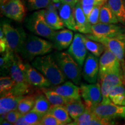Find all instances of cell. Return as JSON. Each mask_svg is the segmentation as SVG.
Wrapping results in <instances>:
<instances>
[{
	"mask_svg": "<svg viewBox=\"0 0 125 125\" xmlns=\"http://www.w3.org/2000/svg\"><path fill=\"white\" fill-rule=\"evenodd\" d=\"M59 14L65 27L73 31H76L75 6L61 3L59 8Z\"/></svg>",
	"mask_w": 125,
	"mask_h": 125,
	"instance_id": "obj_19",
	"label": "cell"
},
{
	"mask_svg": "<svg viewBox=\"0 0 125 125\" xmlns=\"http://www.w3.org/2000/svg\"><path fill=\"white\" fill-rule=\"evenodd\" d=\"M25 2L30 11L46 9L52 4V0H25Z\"/></svg>",
	"mask_w": 125,
	"mask_h": 125,
	"instance_id": "obj_32",
	"label": "cell"
},
{
	"mask_svg": "<svg viewBox=\"0 0 125 125\" xmlns=\"http://www.w3.org/2000/svg\"><path fill=\"white\" fill-rule=\"evenodd\" d=\"M124 83V85H125V80H124V83Z\"/></svg>",
	"mask_w": 125,
	"mask_h": 125,
	"instance_id": "obj_47",
	"label": "cell"
},
{
	"mask_svg": "<svg viewBox=\"0 0 125 125\" xmlns=\"http://www.w3.org/2000/svg\"><path fill=\"white\" fill-rule=\"evenodd\" d=\"M99 74V61L98 57L87 53L84 62L82 76L84 79L89 83H95L97 81Z\"/></svg>",
	"mask_w": 125,
	"mask_h": 125,
	"instance_id": "obj_14",
	"label": "cell"
},
{
	"mask_svg": "<svg viewBox=\"0 0 125 125\" xmlns=\"http://www.w3.org/2000/svg\"><path fill=\"white\" fill-rule=\"evenodd\" d=\"M1 125H12L11 123L9 122V121H8L7 119H4L2 120V121H1V123H0Z\"/></svg>",
	"mask_w": 125,
	"mask_h": 125,
	"instance_id": "obj_43",
	"label": "cell"
},
{
	"mask_svg": "<svg viewBox=\"0 0 125 125\" xmlns=\"http://www.w3.org/2000/svg\"><path fill=\"white\" fill-rule=\"evenodd\" d=\"M52 1L54 4H58L59 2H60V0H52Z\"/></svg>",
	"mask_w": 125,
	"mask_h": 125,
	"instance_id": "obj_46",
	"label": "cell"
},
{
	"mask_svg": "<svg viewBox=\"0 0 125 125\" xmlns=\"http://www.w3.org/2000/svg\"><path fill=\"white\" fill-rule=\"evenodd\" d=\"M79 1V0H60V2L64 3V4H68L75 6Z\"/></svg>",
	"mask_w": 125,
	"mask_h": 125,
	"instance_id": "obj_41",
	"label": "cell"
},
{
	"mask_svg": "<svg viewBox=\"0 0 125 125\" xmlns=\"http://www.w3.org/2000/svg\"><path fill=\"white\" fill-rule=\"evenodd\" d=\"M53 48L52 42L43 40L35 34H26L18 54L30 62L38 56L49 53Z\"/></svg>",
	"mask_w": 125,
	"mask_h": 125,
	"instance_id": "obj_1",
	"label": "cell"
},
{
	"mask_svg": "<svg viewBox=\"0 0 125 125\" xmlns=\"http://www.w3.org/2000/svg\"><path fill=\"white\" fill-rule=\"evenodd\" d=\"M99 79L100 80V83L108 85L111 87L122 85L124 83L123 72L109 73L99 78Z\"/></svg>",
	"mask_w": 125,
	"mask_h": 125,
	"instance_id": "obj_28",
	"label": "cell"
},
{
	"mask_svg": "<svg viewBox=\"0 0 125 125\" xmlns=\"http://www.w3.org/2000/svg\"><path fill=\"white\" fill-rule=\"evenodd\" d=\"M82 37L86 49L92 54L98 57L105 51V46L101 43L89 39L86 35H82Z\"/></svg>",
	"mask_w": 125,
	"mask_h": 125,
	"instance_id": "obj_30",
	"label": "cell"
},
{
	"mask_svg": "<svg viewBox=\"0 0 125 125\" xmlns=\"http://www.w3.org/2000/svg\"><path fill=\"white\" fill-rule=\"evenodd\" d=\"M91 111L95 116L113 121L118 118H125V105H118L113 103L108 104L100 103L98 105L93 108Z\"/></svg>",
	"mask_w": 125,
	"mask_h": 125,
	"instance_id": "obj_9",
	"label": "cell"
},
{
	"mask_svg": "<svg viewBox=\"0 0 125 125\" xmlns=\"http://www.w3.org/2000/svg\"></svg>",
	"mask_w": 125,
	"mask_h": 125,
	"instance_id": "obj_48",
	"label": "cell"
},
{
	"mask_svg": "<svg viewBox=\"0 0 125 125\" xmlns=\"http://www.w3.org/2000/svg\"><path fill=\"white\" fill-rule=\"evenodd\" d=\"M41 91L45 94L52 105L53 106L64 105L66 103L70 101L69 100L59 94L52 88L48 89V87H43L41 88Z\"/></svg>",
	"mask_w": 125,
	"mask_h": 125,
	"instance_id": "obj_29",
	"label": "cell"
},
{
	"mask_svg": "<svg viewBox=\"0 0 125 125\" xmlns=\"http://www.w3.org/2000/svg\"><path fill=\"white\" fill-rule=\"evenodd\" d=\"M40 125H62L60 122L50 113L45 114L41 119Z\"/></svg>",
	"mask_w": 125,
	"mask_h": 125,
	"instance_id": "obj_38",
	"label": "cell"
},
{
	"mask_svg": "<svg viewBox=\"0 0 125 125\" xmlns=\"http://www.w3.org/2000/svg\"><path fill=\"white\" fill-rule=\"evenodd\" d=\"M35 96H25L20 101L18 107V110L23 115L32 110L35 104Z\"/></svg>",
	"mask_w": 125,
	"mask_h": 125,
	"instance_id": "obj_31",
	"label": "cell"
},
{
	"mask_svg": "<svg viewBox=\"0 0 125 125\" xmlns=\"http://www.w3.org/2000/svg\"><path fill=\"white\" fill-rule=\"evenodd\" d=\"M111 101L118 105H125V86L124 83L112 87L109 93Z\"/></svg>",
	"mask_w": 125,
	"mask_h": 125,
	"instance_id": "obj_26",
	"label": "cell"
},
{
	"mask_svg": "<svg viewBox=\"0 0 125 125\" xmlns=\"http://www.w3.org/2000/svg\"><path fill=\"white\" fill-rule=\"evenodd\" d=\"M81 97L83 99L86 108L91 109L101 103L103 99L101 90V85L99 83H81Z\"/></svg>",
	"mask_w": 125,
	"mask_h": 125,
	"instance_id": "obj_7",
	"label": "cell"
},
{
	"mask_svg": "<svg viewBox=\"0 0 125 125\" xmlns=\"http://www.w3.org/2000/svg\"><path fill=\"white\" fill-rule=\"evenodd\" d=\"M43 116L42 114L32 110L23 115L27 125H39Z\"/></svg>",
	"mask_w": 125,
	"mask_h": 125,
	"instance_id": "obj_34",
	"label": "cell"
},
{
	"mask_svg": "<svg viewBox=\"0 0 125 125\" xmlns=\"http://www.w3.org/2000/svg\"><path fill=\"white\" fill-rule=\"evenodd\" d=\"M35 96V104L32 110L43 115L48 113L53 105L47 98L45 94L43 93L38 94Z\"/></svg>",
	"mask_w": 125,
	"mask_h": 125,
	"instance_id": "obj_24",
	"label": "cell"
},
{
	"mask_svg": "<svg viewBox=\"0 0 125 125\" xmlns=\"http://www.w3.org/2000/svg\"><path fill=\"white\" fill-rule=\"evenodd\" d=\"M107 2L116 15L119 22L125 26V0H107Z\"/></svg>",
	"mask_w": 125,
	"mask_h": 125,
	"instance_id": "obj_23",
	"label": "cell"
},
{
	"mask_svg": "<svg viewBox=\"0 0 125 125\" xmlns=\"http://www.w3.org/2000/svg\"><path fill=\"white\" fill-rule=\"evenodd\" d=\"M53 90L70 101L80 100L81 89L73 82H65L60 85L52 87Z\"/></svg>",
	"mask_w": 125,
	"mask_h": 125,
	"instance_id": "obj_17",
	"label": "cell"
},
{
	"mask_svg": "<svg viewBox=\"0 0 125 125\" xmlns=\"http://www.w3.org/2000/svg\"><path fill=\"white\" fill-rule=\"evenodd\" d=\"M123 72L122 64L112 52L106 48L99 60L98 78L109 73Z\"/></svg>",
	"mask_w": 125,
	"mask_h": 125,
	"instance_id": "obj_8",
	"label": "cell"
},
{
	"mask_svg": "<svg viewBox=\"0 0 125 125\" xmlns=\"http://www.w3.org/2000/svg\"><path fill=\"white\" fill-rule=\"evenodd\" d=\"M102 5H98L95 6L87 16L89 22L91 25L96 24L100 22V9Z\"/></svg>",
	"mask_w": 125,
	"mask_h": 125,
	"instance_id": "obj_37",
	"label": "cell"
},
{
	"mask_svg": "<svg viewBox=\"0 0 125 125\" xmlns=\"http://www.w3.org/2000/svg\"><path fill=\"white\" fill-rule=\"evenodd\" d=\"M26 26L31 32L35 35L52 40L56 30L47 24L40 10L34 12L30 16L26 21Z\"/></svg>",
	"mask_w": 125,
	"mask_h": 125,
	"instance_id": "obj_5",
	"label": "cell"
},
{
	"mask_svg": "<svg viewBox=\"0 0 125 125\" xmlns=\"http://www.w3.org/2000/svg\"><path fill=\"white\" fill-rule=\"evenodd\" d=\"M74 33L70 29H62L56 31L51 41L52 42L54 48L58 51L69 48L74 39Z\"/></svg>",
	"mask_w": 125,
	"mask_h": 125,
	"instance_id": "obj_18",
	"label": "cell"
},
{
	"mask_svg": "<svg viewBox=\"0 0 125 125\" xmlns=\"http://www.w3.org/2000/svg\"><path fill=\"white\" fill-rule=\"evenodd\" d=\"M122 67L123 76H124V80H125V58L124 62H123V63L122 64Z\"/></svg>",
	"mask_w": 125,
	"mask_h": 125,
	"instance_id": "obj_44",
	"label": "cell"
},
{
	"mask_svg": "<svg viewBox=\"0 0 125 125\" xmlns=\"http://www.w3.org/2000/svg\"><path fill=\"white\" fill-rule=\"evenodd\" d=\"M9 49L8 45L5 36L3 32L2 28L1 27L0 29V52L1 53L5 52L8 49Z\"/></svg>",
	"mask_w": 125,
	"mask_h": 125,
	"instance_id": "obj_40",
	"label": "cell"
},
{
	"mask_svg": "<svg viewBox=\"0 0 125 125\" xmlns=\"http://www.w3.org/2000/svg\"><path fill=\"white\" fill-rule=\"evenodd\" d=\"M25 72L27 80L31 86L43 88L52 86L49 81L42 73L28 62H25Z\"/></svg>",
	"mask_w": 125,
	"mask_h": 125,
	"instance_id": "obj_15",
	"label": "cell"
},
{
	"mask_svg": "<svg viewBox=\"0 0 125 125\" xmlns=\"http://www.w3.org/2000/svg\"><path fill=\"white\" fill-rule=\"evenodd\" d=\"M87 38L99 42L112 52L121 62L122 65L125 58V34L118 37H107L86 34Z\"/></svg>",
	"mask_w": 125,
	"mask_h": 125,
	"instance_id": "obj_6",
	"label": "cell"
},
{
	"mask_svg": "<svg viewBox=\"0 0 125 125\" xmlns=\"http://www.w3.org/2000/svg\"><path fill=\"white\" fill-rule=\"evenodd\" d=\"M99 21L100 23L108 24H117L119 23L116 15L107 2L101 6L100 12Z\"/></svg>",
	"mask_w": 125,
	"mask_h": 125,
	"instance_id": "obj_27",
	"label": "cell"
},
{
	"mask_svg": "<svg viewBox=\"0 0 125 125\" xmlns=\"http://www.w3.org/2000/svg\"><path fill=\"white\" fill-rule=\"evenodd\" d=\"M94 116L92 113L91 110L87 109L82 114L76 118V119L74 120V121L72 122L69 125H86V123L90 121V120L92 119Z\"/></svg>",
	"mask_w": 125,
	"mask_h": 125,
	"instance_id": "obj_36",
	"label": "cell"
},
{
	"mask_svg": "<svg viewBox=\"0 0 125 125\" xmlns=\"http://www.w3.org/2000/svg\"><path fill=\"white\" fill-rule=\"evenodd\" d=\"M24 96L16 94L10 91L1 94L0 115H5L10 111L18 109L19 103Z\"/></svg>",
	"mask_w": 125,
	"mask_h": 125,
	"instance_id": "obj_16",
	"label": "cell"
},
{
	"mask_svg": "<svg viewBox=\"0 0 125 125\" xmlns=\"http://www.w3.org/2000/svg\"><path fill=\"white\" fill-rule=\"evenodd\" d=\"M48 113L53 115L62 125H69L72 119L64 105H53Z\"/></svg>",
	"mask_w": 125,
	"mask_h": 125,
	"instance_id": "obj_25",
	"label": "cell"
},
{
	"mask_svg": "<svg viewBox=\"0 0 125 125\" xmlns=\"http://www.w3.org/2000/svg\"><path fill=\"white\" fill-rule=\"evenodd\" d=\"M10 76L16 82L15 86L9 91L16 94L24 96L30 92L31 86L27 80L25 72V62H23L18 53L15 57L9 69Z\"/></svg>",
	"mask_w": 125,
	"mask_h": 125,
	"instance_id": "obj_4",
	"label": "cell"
},
{
	"mask_svg": "<svg viewBox=\"0 0 125 125\" xmlns=\"http://www.w3.org/2000/svg\"><path fill=\"white\" fill-rule=\"evenodd\" d=\"M16 82L11 76H1L0 78L1 94L10 90L15 86Z\"/></svg>",
	"mask_w": 125,
	"mask_h": 125,
	"instance_id": "obj_35",
	"label": "cell"
},
{
	"mask_svg": "<svg viewBox=\"0 0 125 125\" xmlns=\"http://www.w3.org/2000/svg\"><path fill=\"white\" fill-rule=\"evenodd\" d=\"M15 125H27V123H26V122L24 121V117H23V115L22 116H21L17 120L16 122Z\"/></svg>",
	"mask_w": 125,
	"mask_h": 125,
	"instance_id": "obj_42",
	"label": "cell"
},
{
	"mask_svg": "<svg viewBox=\"0 0 125 125\" xmlns=\"http://www.w3.org/2000/svg\"><path fill=\"white\" fill-rule=\"evenodd\" d=\"M23 114L20 113L18 109H15V110L10 111L6 114L5 115V119L10 123H11L12 125H15L17 120Z\"/></svg>",
	"mask_w": 125,
	"mask_h": 125,
	"instance_id": "obj_39",
	"label": "cell"
},
{
	"mask_svg": "<svg viewBox=\"0 0 125 125\" xmlns=\"http://www.w3.org/2000/svg\"><path fill=\"white\" fill-rule=\"evenodd\" d=\"M1 10L5 16L18 22L22 21L26 13L22 0H8L1 6Z\"/></svg>",
	"mask_w": 125,
	"mask_h": 125,
	"instance_id": "obj_11",
	"label": "cell"
},
{
	"mask_svg": "<svg viewBox=\"0 0 125 125\" xmlns=\"http://www.w3.org/2000/svg\"><path fill=\"white\" fill-rule=\"evenodd\" d=\"M8 1V0H0V4H1V6L2 5H4L5 3Z\"/></svg>",
	"mask_w": 125,
	"mask_h": 125,
	"instance_id": "obj_45",
	"label": "cell"
},
{
	"mask_svg": "<svg viewBox=\"0 0 125 125\" xmlns=\"http://www.w3.org/2000/svg\"><path fill=\"white\" fill-rule=\"evenodd\" d=\"M75 18L76 31L83 34H92V25L89 22L87 17L84 13L79 1L75 5Z\"/></svg>",
	"mask_w": 125,
	"mask_h": 125,
	"instance_id": "obj_21",
	"label": "cell"
},
{
	"mask_svg": "<svg viewBox=\"0 0 125 125\" xmlns=\"http://www.w3.org/2000/svg\"><path fill=\"white\" fill-rule=\"evenodd\" d=\"M40 11L42 14L45 21L52 29L58 30L64 28V24L61 19L55 6H53L52 4L46 9H41Z\"/></svg>",
	"mask_w": 125,
	"mask_h": 125,
	"instance_id": "obj_20",
	"label": "cell"
},
{
	"mask_svg": "<svg viewBox=\"0 0 125 125\" xmlns=\"http://www.w3.org/2000/svg\"><path fill=\"white\" fill-rule=\"evenodd\" d=\"M64 107L73 120L78 118L86 109L85 103L81 99L68 101L65 104Z\"/></svg>",
	"mask_w": 125,
	"mask_h": 125,
	"instance_id": "obj_22",
	"label": "cell"
},
{
	"mask_svg": "<svg viewBox=\"0 0 125 125\" xmlns=\"http://www.w3.org/2000/svg\"><path fill=\"white\" fill-rule=\"evenodd\" d=\"M5 36L9 49L18 53L26 36L23 29H16L8 23H4L1 26Z\"/></svg>",
	"mask_w": 125,
	"mask_h": 125,
	"instance_id": "obj_10",
	"label": "cell"
},
{
	"mask_svg": "<svg viewBox=\"0 0 125 125\" xmlns=\"http://www.w3.org/2000/svg\"><path fill=\"white\" fill-rule=\"evenodd\" d=\"M65 77L79 85L81 79V67L67 52H55L53 54Z\"/></svg>",
	"mask_w": 125,
	"mask_h": 125,
	"instance_id": "obj_3",
	"label": "cell"
},
{
	"mask_svg": "<svg viewBox=\"0 0 125 125\" xmlns=\"http://www.w3.org/2000/svg\"><path fill=\"white\" fill-rule=\"evenodd\" d=\"M68 52L82 67L87 54V49L82 39V34H75L73 42L68 48Z\"/></svg>",
	"mask_w": 125,
	"mask_h": 125,
	"instance_id": "obj_13",
	"label": "cell"
},
{
	"mask_svg": "<svg viewBox=\"0 0 125 125\" xmlns=\"http://www.w3.org/2000/svg\"><path fill=\"white\" fill-rule=\"evenodd\" d=\"M117 24H108L99 22L92 25V34L96 36L118 37L125 34V26Z\"/></svg>",
	"mask_w": 125,
	"mask_h": 125,
	"instance_id": "obj_12",
	"label": "cell"
},
{
	"mask_svg": "<svg viewBox=\"0 0 125 125\" xmlns=\"http://www.w3.org/2000/svg\"><path fill=\"white\" fill-rule=\"evenodd\" d=\"M31 65L45 76L52 86L59 85L65 81L66 78L52 54L35 57L31 62Z\"/></svg>",
	"mask_w": 125,
	"mask_h": 125,
	"instance_id": "obj_2",
	"label": "cell"
},
{
	"mask_svg": "<svg viewBox=\"0 0 125 125\" xmlns=\"http://www.w3.org/2000/svg\"><path fill=\"white\" fill-rule=\"evenodd\" d=\"M107 0H79L84 13L87 17L93 9L98 5H103Z\"/></svg>",
	"mask_w": 125,
	"mask_h": 125,
	"instance_id": "obj_33",
	"label": "cell"
}]
</instances>
